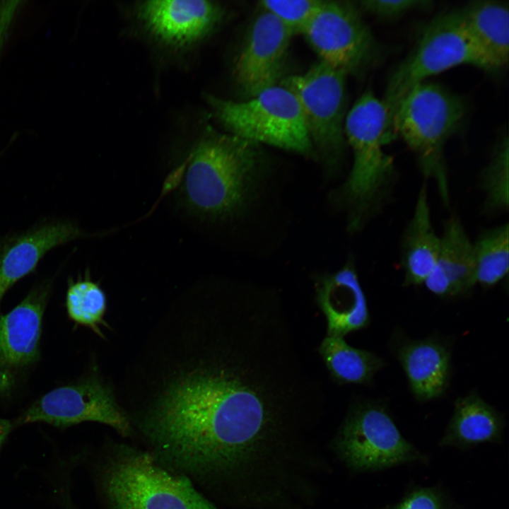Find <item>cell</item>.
<instances>
[{
	"label": "cell",
	"mask_w": 509,
	"mask_h": 509,
	"mask_svg": "<svg viewBox=\"0 0 509 509\" xmlns=\"http://www.w3.org/2000/svg\"><path fill=\"white\" fill-rule=\"evenodd\" d=\"M216 345L210 363L172 384L144 423L160 456L197 474L238 469L323 402L290 332L274 319L241 317Z\"/></svg>",
	"instance_id": "1"
},
{
	"label": "cell",
	"mask_w": 509,
	"mask_h": 509,
	"mask_svg": "<svg viewBox=\"0 0 509 509\" xmlns=\"http://www.w3.org/2000/svg\"><path fill=\"white\" fill-rule=\"evenodd\" d=\"M259 158L257 144L207 130L189 156L184 181L188 207L213 218L236 211L246 199Z\"/></svg>",
	"instance_id": "2"
},
{
	"label": "cell",
	"mask_w": 509,
	"mask_h": 509,
	"mask_svg": "<svg viewBox=\"0 0 509 509\" xmlns=\"http://www.w3.org/2000/svg\"><path fill=\"white\" fill-rule=\"evenodd\" d=\"M390 129L387 107L371 91L357 100L344 119V136L353 160L343 197L355 228L382 209L396 180L393 160L383 147Z\"/></svg>",
	"instance_id": "3"
},
{
	"label": "cell",
	"mask_w": 509,
	"mask_h": 509,
	"mask_svg": "<svg viewBox=\"0 0 509 509\" xmlns=\"http://www.w3.org/2000/svg\"><path fill=\"white\" fill-rule=\"evenodd\" d=\"M466 113L463 100L433 83L422 82L401 99L390 126L418 158L423 175L436 181L442 199L449 201L443 148Z\"/></svg>",
	"instance_id": "4"
},
{
	"label": "cell",
	"mask_w": 509,
	"mask_h": 509,
	"mask_svg": "<svg viewBox=\"0 0 509 509\" xmlns=\"http://www.w3.org/2000/svg\"><path fill=\"white\" fill-rule=\"evenodd\" d=\"M101 485L113 509H216L186 476L126 446L105 464Z\"/></svg>",
	"instance_id": "5"
},
{
	"label": "cell",
	"mask_w": 509,
	"mask_h": 509,
	"mask_svg": "<svg viewBox=\"0 0 509 509\" xmlns=\"http://www.w3.org/2000/svg\"><path fill=\"white\" fill-rule=\"evenodd\" d=\"M217 118L231 134L303 155L313 153L303 112L294 93L280 84L245 101L207 97Z\"/></svg>",
	"instance_id": "6"
},
{
	"label": "cell",
	"mask_w": 509,
	"mask_h": 509,
	"mask_svg": "<svg viewBox=\"0 0 509 509\" xmlns=\"http://www.w3.org/2000/svg\"><path fill=\"white\" fill-rule=\"evenodd\" d=\"M337 447L355 472H378L429 461L427 454L401 433L387 408L361 401L350 408L337 437Z\"/></svg>",
	"instance_id": "7"
},
{
	"label": "cell",
	"mask_w": 509,
	"mask_h": 509,
	"mask_svg": "<svg viewBox=\"0 0 509 509\" xmlns=\"http://www.w3.org/2000/svg\"><path fill=\"white\" fill-rule=\"evenodd\" d=\"M461 64L493 71L466 31L457 11L442 13L424 28L414 51L389 79L382 100L390 119L399 102L411 88L429 76Z\"/></svg>",
	"instance_id": "8"
},
{
	"label": "cell",
	"mask_w": 509,
	"mask_h": 509,
	"mask_svg": "<svg viewBox=\"0 0 509 509\" xmlns=\"http://www.w3.org/2000/svg\"><path fill=\"white\" fill-rule=\"evenodd\" d=\"M346 75L320 62L306 73L288 76L281 82L297 98L312 146L334 165L344 147Z\"/></svg>",
	"instance_id": "9"
},
{
	"label": "cell",
	"mask_w": 509,
	"mask_h": 509,
	"mask_svg": "<svg viewBox=\"0 0 509 509\" xmlns=\"http://www.w3.org/2000/svg\"><path fill=\"white\" fill-rule=\"evenodd\" d=\"M323 62L346 74L371 64L380 49L356 8L323 1L303 33Z\"/></svg>",
	"instance_id": "10"
},
{
	"label": "cell",
	"mask_w": 509,
	"mask_h": 509,
	"mask_svg": "<svg viewBox=\"0 0 509 509\" xmlns=\"http://www.w3.org/2000/svg\"><path fill=\"white\" fill-rule=\"evenodd\" d=\"M84 421L112 426L129 433V421L116 404L111 392L95 379L56 387L34 402L17 419L15 427L43 422L65 428Z\"/></svg>",
	"instance_id": "11"
},
{
	"label": "cell",
	"mask_w": 509,
	"mask_h": 509,
	"mask_svg": "<svg viewBox=\"0 0 509 509\" xmlns=\"http://www.w3.org/2000/svg\"><path fill=\"white\" fill-rule=\"evenodd\" d=\"M51 290L50 280L37 283L0 317V398L11 397L40 359L42 318Z\"/></svg>",
	"instance_id": "12"
},
{
	"label": "cell",
	"mask_w": 509,
	"mask_h": 509,
	"mask_svg": "<svg viewBox=\"0 0 509 509\" xmlns=\"http://www.w3.org/2000/svg\"><path fill=\"white\" fill-rule=\"evenodd\" d=\"M292 35L272 14L263 11L257 16L234 69L235 78L245 93L251 97L277 84Z\"/></svg>",
	"instance_id": "13"
},
{
	"label": "cell",
	"mask_w": 509,
	"mask_h": 509,
	"mask_svg": "<svg viewBox=\"0 0 509 509\" xmlns=\"http://www.w3.org/2000/svg\"><path fill=\"white\" fill-rule=\"evenodd\" d=\"M136 13L160 41L182 47L208 34L222 11L216 3L206 0H153L141 2Z\"/></svg>",
	"instance_id": "14"
},
{
	"label": "cell",
	"mask_w": 509,
	"mask_h": 509,
	"mask_svg": "<svg viewBox=\"0 0 509 509\" xmlns=\"http://www.w3.org/2000/svg\"><path fill=\"white\" fill-rule=\"evenodd\" d=\"M83 235L71 221H52L1 238L0 304L7 291L33 272L47 252Z\"/></svg>",
	"instance_id": "15"
},
{
	"label": "cell",
	"mask_w": 509,
	"mask_h": 509,
	"mask_svg": "<svg viewBox=\"0 0 509 509\" xmlns=\"http://www.w3.org/2000/svg\"><path fill=\"white\" fill-rule=\"evenodd\" d=\"M316 283V300L327 320V336L344 337L368 326L366 298L352 266L323 276Z\"/></svg>",
	"instance_id": "16"
},
{
	"label": "cell",
	"mask_w": 509,
	"mask_h": 509,
	"mask_svg": "<svg viewBox=\"0 0 509 509\" xmlns=\"http://www.w3.org/2000/svg\"><path fill=\"white\" fill-rule=\"evenodd\" d=\"M440 238L435 266L423 284L441 298L464 295L476 284L473 242L456 216L445 221Z\"/></svg>",
	"instance_id": "17"
},
{
	"label": "cell",
	"mask_w": 509,
	"mask_h": 509,
	"mask_svg": "<svg viewBox=\"0 0 509 509\" xmlns=\"http://www.w3.org/2000/svg\"><path fill=\"white\" fill-rule=\"evenodd\" d=\"M397 356L418 401L444 394L451 375V351L445 343L435 338L408 341L399 346Z\"/></svg>",
	"instance_id": "18"
},
{
	"label": "cell",
	"mask_w": 509,
	"mask_h": 509,
	"mask_svg": "<svg viewBox=\"0 0 509 509\" xmlns=\"http://www.w3.org/2000/svg\"><path fill=\"white\" fill-rule=\"evenodd\" d=\"M505 424L503 414L472 391L455 400L452 417L438 445L467 450L482 444H500Z\"/></svg>",
	"instance_id": "19"
},
{
	"label": "cell",
	"mask_w": 509,
	"mask_h": 509,
	"mask_svg": "<svg viewBox=\"0 0 509 509\" xmlns=\"http://www.w3.org/2000/svg\"><path fill=\"white\" fill-rule=\"evenodd\" d=\"M440 243L431 220L427 187L423 185L402 238L401 264L406 286L424 283L435 266Z\"/></svg>",
	"instance_id": "20"
},
{
	"label": "cell",
	"mask_w": 509,
	"mask_h": 509,
	"mask_svg": "<svg viewBox=\"0 0 509 509\" xmlns=\"http://www.w3.org/2000/svg\"><path fill=\"white\" fill-rule=\"evenodd\" d=\"M469 37L493 71L504 67L509 57V11L496 1H479L457 11Z\"/></svg>",
	"instance_id": "21"
},
{
	"label": "cell",
	"mask_w": 509,
	"mask_h": 509,
	"mask_svg": "<svg viewBox=\"0 0 509 509\" xmlns=\"http://www.w3.org/2000/svg\"><path fill=\"white\" fill-rule=\"evenodd\" d=\"M318 351L332 378L341 385H369L385 365L382 358L350 346L344 337L326 336Z\"/></svg>",
	"instance_id": "22"
},
{
	"label": "cell",
	"mask_w": 509,
	"mask_h": 509,
	"mask_svg": "<svg viewBox=\"0 0 509 509\" xmlns=\"http://www.w3.org/2000/svg\"><path fill=\"white\" fill-rule=\"evenodd\" d=\"M508 234L506 223L481 233L473 242L476 284L490 288L508 274Z\"/></svg>",
	"instance_id": "23"
},
{
	"label": "cell",
	"mask_w": 509,
	"mask_h": 509,
	"mask_svg": "<svg viewBox=\"0 0 509 509\" xmlns=\"http://www.w3.org/2000/svg\"><path fill=\"white\" fill-rule=\"evenodd\" d=\"M66 308L74 322L88 327L103 337L100 326H108L104 320L107 298L97 283L88 277L70 281L66 295Z\"/></svg>",
	"instance_id": "24"
},
{
	"label": "cell",
	"mask_w": 509,
	"mask_h": 509,
	"mask_svg": "<svg viewBox=\"0 0 509 509\" xmlns=\"http://www.w3.org/2000/svg\"><path fill=\"white\" fill-rule=\"evenodd\" d=\"M508 140L503 138L489 163L480 175L481 187L485 194L484 209L493 213L508 207Z\"/></svg>",
	"instance_id": "25"
},
{
	"label": "cell",
	"mask_w": 509,
	"mask_h": 509,
	"mask_svg": "<svg viewBox=\"0 0 509 509\" xmlns=\"http://www.w3.org/2000/svg\"><path fill=\"white\" fill-rule=\"evenodd\" d=\"M323 1L264 0L263 11L275 16L292 34L303 33Z\"/></svg>",
	"instance_id": "26"
},
{
	"label": "cell",
	"mask_w": 509,
	"mask_h": 509,
	"mask_svg": "<svg viewBox=\"0 0 509 509\" xmlns=\"http://www.w3.org/2000/svg\"><path fill=\"white\" fill-rule=\"evenodd\" d=\"M382 509H460L447 488L440 484L409 486L395 503Z\"/></svg>",
	"instance_id": "27"
},
{
	"label": "cell",
	"mask_w": 509,
	"mask_h": 509,
	"mask_svg": "<svg viewBox=\"0 0 509 509\" xmlns=\"http://www.w3.org/2000/svg\"><path fill=\"white\" fill-rule=\"evenodd\" d=\"M431 1L421 0H370L361 2L366 11L382 19H394L409 11L431 6Z\"/></svg>",
	"instance_id": "28"
},
{
	"label": "cell",
	"mask_w": 509,
	"mask_h": 509,
	"mask_svg": "<svg viewBox=\"0 0 509 509\" xmlns=\"http://www.w3.org/2000/svg\"><path fill=\"white\" fill-rule=\"evenodd\" d=\"M15 428L13 421L0 418V449L6 442L8 435Z\"/></svg>",
	"instance_id": "29"
}]
</instances>
